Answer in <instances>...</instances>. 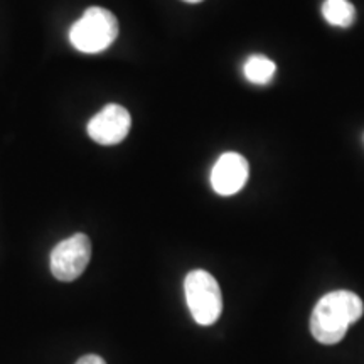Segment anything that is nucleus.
<instances>
[{"label":"nucleus","mask_w":364,"mask_h":364,"mask_svg":"<svg viewBox=\"0 0 364 364\" xmlns=\"http://www.w3.org/2000/svg\"><path fill=\"white\" fill-rule=\"evenodd\" d=\"M91 260V241L86 235L78 233L63 240L51 252V272L58 280H76Z\"/></svg>","instance_id":"nucleus-4"},{"label":"nucleus","mask_w":364,"mask_h":364,"mask_svg":"<svg viewBox=\"0 0 364 364\" xmlns=\"http://www.w3.org/2000/svg\"><path fill=\"white\" fill-rule=\"evenodd\" d=\"M130 113L125 107L110 103L88 122V135L100 145H115L129 135Z\"/></svg>","instance_id":"nucleus-5"},{"label":"nucleus","mask_w":364,"mask_h":364,"mask_svg":"<svg viewBox=\"0 0 364 364\" xmlns=\"http://www.w3.org/2000/svg\"><path fill=\"white\" fill-rule=\"evenodd\" d=\"M76 364H107V363H105L100 356H97V354H88V356H83L81 359H78V363Z\"/></svg>","instance_id":"nucleus-9"},{"label":"nucleus","mask_w":364,"mask_h":364,"mask_svg":"<svg viewBox=\"0 0 364 364\" xmlns=\"http://www.w3.org/2000/svg\"><path fill=\"white\" fill-rule=\"evenodd\" d=\"M322 16L331 26L349 27L356 17V9L349 0H326L322 4Z\"/></svg>","instance_id":"nucleus-8"},{"label":"nucleus","mask_w":364,"mask_h":364,"mask_svg":"<svg viewBox=\"0 0 364 364\" xmlns=\"http://www.w3.org/2000/svg\"><path fill=\"white\" fill-rule=\"evenodd\" d=\"M118 36V21L103 7H90L73 24L70 41L76 49L86 54L102 53L110 48Z\"/></svg>","instance_id":"nucleus-2"},{"label":"nucleus","mask_w":364,"mask_h":364,"mask_svg":"<svg viewBox=\"0 0 364 364\" xmlns=\"http://www.w3.org/2000/svg\"><path fill=\"white\" fill-rule=\"evenodd\" d=\"M247 159L236 152H226L218 159L211 171V186L220 196H233L245 188L248 181Z\"/></svg>","instance_id":"nucleus-6"},{"label":"nucleus","mask_w":364,"mask_h":364,"mask_svg":"<svg viewBox=\"0 0 364 364\" xmlns=\"http://www.w3.org/2000/svg\"><path fill=\"white\" fill-rule=\"evenodd\" d=\"M186 302L199 326H211L220 318L223 295L220 284L206 270H193L184 280Z\"/></svg>","instance_id":"nucleus-3"},{"label":"nucleus","mask_w":364,"mask_h":364,"mask_svg":"<svg viewBox=\"0 0 364 364\" xmlns=\"http://www.w3.org/2000/svg\"><path fill=\"white\" fill-rule=\"evenodd\" d=\"M184 2H188V4H199V2H203V0H184Z\"/></svg>","instance_id":"nucleus-10"},{"label":"nucleus","mask_w":364,"mask_h":364,"mask_svg":"<svg viewBox=\"0 0 364 364\" xmlns=\"http://www.w3.org/2000/svg\"><path fill=\"white\" fill-rule=\"evenodd\" d=\"M364 312V304L359 295L349 290H336L317 302L311 316V332L321 344L332 346L343 338L354 322Z\"/></svg>","instance_id":"nucleus-1"},{"label":"nucleus","mask_w":364,"mask_h":364,"mask_svg":"<svg viewBox=\"0 0 364 364\" xmlns=\"http://www.w3.org/2000/svg\"><path fill=\"white\" fill-rule=\"evenodd\" d=\"M277 66L270 58L263 56V54H253L245 61L243 73L245 78L253 85H268L273 80Z\"/></svg>","instance_id":"nucleus-7"}]
</instances>
